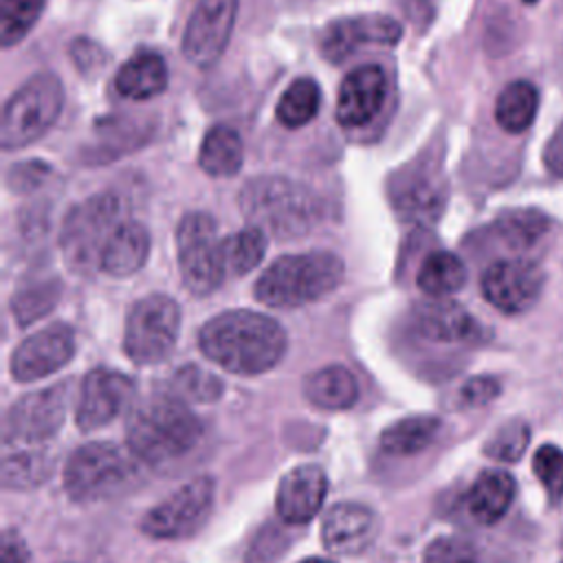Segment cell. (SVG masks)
Here are the masks:
<instances>
[{"label": "cell", "instance_id": "2e32d148", "mask_svg": "<svg viewBox=\"0 0 563 563\" xmlns=\"http://www.w3.org/2000/svg\"><path fill=\"white\" fill-rule=\"evenodd\" d=\"M75 354V334L66 323H53L26 336L11 354L9 372L29 383L59 372Z\"/></svg>", "mask_w": 563, "mask_h": 563}, {"label": "cell", "instance_id": "277c9868", "mask_svg": "<svg viewBox=\"0 0 563 563\" xmlns=\"http://www.w3.org/2000/svg\"><path fill=\"white\" fill-rule=\"evenodd\" d=\"M345 268L330 251H306L277 257L255 282V299L271 308H297L334 292Z\"/></svg>", "mask_w": 563, "mask_h": 563}, {"label": "cell", "instance_id": "9a60e30c", "mask_svg": "<svg viewBox=\"0 0 563 563\" xmlns=\"http://www.w3.org/2000/svg\"><path fill=\"white\" fill-rule=\"evenodd\" d=\"M543 273L528 260H497L482 275V295L504 314L528 310L541 295Z\"/></svg>", "mask_w": 563, "mask_h": 563}, {"label": "cell", "instance_id": "ba28073f", "mask_svg": "<svg viewBox=\"0 0 563 563\" xmlns=\"http://www.w3.org/2000/svg\"><path fill=\"white\" fill-rule=\"evenodd\" d=\"M178 268L191 295H211L229 273L224 240L218 235L216 220L205 211H189L176 229Z\"/></svg>", "mask_w": 563, "mask_h": 563}, {"label": "cell", "instance_id": "1f68e13d", "mask_svg": "<svg viewBox=\"0 0 563 563\" xmlns=\"http://www.w3.org/2000/svg\"><path fill=\"white\" fill-rule=\"evenodd\" d=\"M62 284L57 279H37L20 290L11 299L13 317L20 325H31L33 321L46 317L59 301Z\"/></svg>", "mask_w": 563, "mask_h": 563}, {"label": "cell", "instance_id": "52a82bcc", "mask_svg": "<svg viewBox=\"0 0 563 563\" xmlns=\"http://www.w3.org/2000/svg\"><path fill=\"white\" fill-rule=\"evenodd\" d=\"M64 86L53 73L29 77L4 103L0 121V145L11 152L42 139L59 119Z\"/></svg>", "mask_w": 563, "mask_h": 563}, {"label": "cell", "instance_id": "4fadbf2b", "mask_svg": "<svg viewBox=\"0 0 563 563\" xmlns=\"http://www.w3.org/2000/svg\"><path fill=\"white\" fill-rule=\"evenodd\" d=\"M136 387L130 376L97 367L86 374L75 405V422L81 431H95L110 424L130 409Z\"/></svg>", "mask_w": 563, "mask_h": 563}, {"label": "cell", "instance_id": "7c38bea8", "mask_svg": "<svg viewBox=\"0 0 563 563\" xmlns=\"http://www.w3.org/2000/svg\"><path fill=\"white\" fill-rule=\"evenodd\" d=\"M240 0H198L185 33L183 55L198 68L213 66L229 46Z\"/></svg>", "mask_w": 563, "mask_h": 563}, {"label": "cell", "instance_id": "60d3db41", "mask_svg": "<svg viewBox=\"0 0 563 563\" xmlns=\"http://www.w3.org/2000/svg\"><path fill=\"white\" fill-rule=\"evenodd\" d=\"M48 165L33 161V163H22V165H13L9 169V185L15 191H26V189H35L40 187L46 176H48Z\"/></svg>", "mask_w": 563, "mask_h": 563}, {"label": "cell", "instance_id": "d6986e66", "mask_svg": "<svg viewBox=\"0 0 563 563\" xmlns=\"http://www.w3.org/2000/svg\"><path fill=\"white\" fill-rule=\"evenodd\" d=\"M325 495V473L314 464H301L279 479L275 510L286 523H308L321 510Z\"/></svg>", "mask_w": 563, "mask_h": 563}, {"label": "cell", "instance_id": "44dd1931", "mask_svg": "<svg viewBox=\"0 0 563 563\" xmlns=\"http://www.w3.org/2000/svg\"><path fill=\"white\" fill-rule=\"evenodd\" d=\"M416 328L424 339L457 343L471 341L477 334V321L455 301L444 297H433L416 308Z\"/></svg>", "mask_w": 563, "mask_h": 563}, {"label": "cell", "instance_id": "7bdbcfd3", "mask_svg": "<svg viewBox=\"0 0 563 563\" xmlns=\"http://www.w3.org/2000/svg\"><path fill=\"white\" fill-rule=\"evenodd\" d=\"M0 563H29V548L22 541V537L13 530H7L2 534Z\"/></svg>", "mask_w": 563, "mask_h": 563}, {"label": "cell", "instance_id": "b9f144b4", "mask_svg": "<svg viewBox=\"0 0 563 563\" xmlns=\"http://www.w3.org/2000/svg\"><path fill=\"white\" fill-rule=\"evenodd\" d=\"M73 59L81 70H97L103 64V51L90 40H77L73 44Z\"/></svg>", "mask_w": 563, "mask_h": 563}, {"label": "cell", "instance_id": "3957f363", "mask_svg": "<svg viewBox=\"0 0 563 563\" xmlns=\"http://www.w3.org/2000/svg\"><path fill=\"white\" fill-rule=\"evenodd\" d=\"M238 205L249 224L282 240L310 233L323 213L319 198L306 185L286 176L251 178L240 189Z\"/></svg>", "mask_w": 563, "mask_h": 563}, {"label": "cell", "instance_id": "ee69618b", "mask_svg": "<svg viewBox=\"0 0 563 563\" xmlns=\"http://www.w3.org/2000/svg\"><path fill=\"white\" fill-rule=\"evenodd\" d=\"M545 165L552 174L563 176V128L552 136L545 150Z\"/></svg>", "mask_w": 563, "mask_h": 563}, {"label": "cell", "instance_id": "f35d334b", "mask_svg": "<svg viewBox=\"0 0 563 563\" xmlns=\"http://www.w3.org/2000/svg\"><path fill=\"white\" fill-rule=\"evenodd\" d=\"M422 563H477V554L460 537H438L427 545Z\"/></svg>", "mask_w": 563, "mask_h": 563}, {"label": "cell", "instance_id": "8fae6325", "mask_svg": "<svg viewBox=\"0 0 563 563\" xmlns=\"http://www.w3.org/2000/svg\"><path fill=\"white\" fill-rule=\"evenodd\" d=\"M216 482L209 475L194 477L141 519V530L152 539H185L198 532L213 510Z\"/></svg>", "mask_w": 563, "mask_h": 563}, {"label": "cell", "instance_id": "836d02e7", "mask_svg": "<svg viewBox=\"0 0 563 563\" xmlns=\"http://www.w3.org/2000/svg\"><path fill=\"white\" fill-rule=\"evenodd\" d=\"M46 0H0V42L2 48L20 44L40 22Z\"/></svg>", "mask_w": 563, "mask_h": 563}, {"label": "cell", "instance_id": "cb8c5ba5", "mask_svg": "<svg viewBox=\"0 0 563 563\" xmlns=\"http://www.w3.org/2000/svg\"><path fill=\"white\" fill-rule=\"evenodd\" d=\"M515 499V479L506 471H484L466 495L468 515L479 523L499 521Z\"/></svg>", "mask_w": 563, "mask_h": 563}, {"label": "cell", "instance_id": "e575fe53", "mask_svg": "<svg viewBox=\"0 0 563 563\" xmlns=\"http://www.w3.org/2000/svg\"><path fill=\"white\" fill-rule=\"evenodd\" d=\"M222 389L224 385L220 378L196 365L178 367L167 385V391L185 402H216L222 396Z\"/></svg>", "mask_w": 563, "mask_h": 563}, {"label": "cell", "instance_id": "ffe728a7", "mask_svg": "<svg viewBox=\"0 0 563 563\" xmlns=\"http://www.w3.org/2000/svg\"><path fill=\"white\" fill-rule=\"evenodd\" d=\"M391 200L405 220L433 222L442 211L444 191L435 174L405 169V176L391 187Z\"/></svg>", "mask_w": 563, "mask_h": 563}, {"label": "cell", "instance_id": "9c48e42d", "mask_svg": "<svg viewBox=\"0 0 563 563\" xmlns=\"http://www.w3.org/2000/svg\"><path fill=\"white\" fill-rule=\"evenodd\" d=\"M180 332V308L167 295H147L128 312L123 347L132 363L154 365L165 361Z\"/></svg>", "mask_w": 563, "mask_h": 563}, {"label": "cell", "instance_id": "603a6c76", "mask_svg": "<svg viewBox=\"0 0 563 563\" xmlns=\"http://www.w3.org/2000/svg\"><path fill=\"white\" fill-rule=\"evenodd\" d=\"M167 64L156 51L134 53L114 75V88L130 101H147L165 92L167 88Z\"/></svg>", "mask_w": 563, "mask_h": 563}, {"label": "cell", "instance_id": "74e56055", "mask_svg": "<svg viewBox=\"0 0 563 563\" xmlns=\"http://www.w3.org/2000/svg\"><path fill=\"white\" fill-rule=\"evenodd\" d=\"M532 471L552 501L563 497V451L554 444H541L532 457Z\"/></svg>", "mask_w": 563, "mask_h": 563}, {"label": "cell", "instance_id": "8992f818", "mask_svg": "<svg viewBox=\"0 0 563 563\" xmlns=\"http://www.w3.org/2000/svg\"><path fill=\"white\" fill-rule=\"evenodd\" d=\"M123 220V200L112 191H101L73 207L59 233V246L66 264L81 275L99 268L101 253Z\"/></svg>", "mask_w": 563, "mask_h": 563}, {"label": "cell", "instance_id": "f1b7e54d", "mask_svg": "<svg viewBox=\"0 0 563 563\" xmlns=\"http://www.w3.org/2000/svg\"><path fill=\"white\" fill-rule=\"evenodd\" d=\"M539 92L530 81H510L495 101V121L501 130L519 134L528 130L537 117Z\"/></svg>", "mask_w": 563, "mask_h": 563}, {"label": "cell", "instance_id": "7a4b0ae2", "mask_svg": "<svg viewBox=\"0 0 563 563\" xmlns=\"http://www.w3.org/2000/svg\"><path fill=\"white\" fill-rule=\"evenodd\" d=\"M205 427L189 402L172 391L152 394L132 407L128 449L147 466H165L189 455L202 440Z\"/></svg>", "mask_w": 563, "mask_h": 563}, {"label": "cell", "instance_id": "7402d4cb", "mask_svg": "<svg viewBox=\"0 0 563 563\" xmlns=\"http://www.w3.org/2000/svg\"><path fill=\"white\" fill-rule=\"evenodd\" d=\"M147 255H150L147 229L141 222L125 218L110 235L101 253L99 268L112 277H130L147 262Z\"/></svg>", "mask_w": 563, "mask_h": 563}, {"label": "cell", "instance_id": "5bb4252c", "mask_svg": "<svg viewBox=\"0 0 563 563\" xmlns=\"http://www.w3.org/2000/svg\"><path fill=\"white\" fill-rule=\"evenodd\" d=\"M400 37L402 26L398 20L383 13H367L330 22L319 35V51L328 62L341 64L361 46H394Z\"/></svg>", "mask_w": 563, "mask_h": 563}, {"label": "cell", "instance_id": "484cf974", "mask_svg": "<svg viewBox=\"0 0 563 563\" xmlns=\"http://www.w3.org/2000/svg\"><path fill=\"white\" fill-rule=\"evenodd\" d=\"M200 169L213 178H227L240 172L244 163V143L242 136L229 125H213L207 130L200 152Z\"/></svg>", "mask_w": 563, "mask_h": 563}, {"label": "cell", "instance_id": "f6af8a7d", "mask_svg": "<svg viewBox=\"0 0 563 563\" xmlns=\"http://www.w3.org/2000/svg\"><path fill=\"white\" fill-rule=\"evenodd\" d=\"M301 563H332V561H328V559H319V556H310V559H303Z\"/></svg>", "mask_w": 563, "mask_h": 563}, {"label": "cell", "instance_id": "d590c367", "mask_svg": "<svg viewBox=\"0 0 563 563\" xmlns=\"http://www.w3.org/2000/svg\"><path fill=\"white\" fill-rule=\"evenodd\" d=\"M497 233L515 249L534 244L548 229V218L534 209H515L497 218Z\"/></svg>", "mask_w": 563, "mask_h": 563}, {"label": "cell", "instance_id": "83f0119b", "mask_svg": "<svg viewBox=\"0 0 563 563\" xmlns=\"http://www.w3.org/2000/svg\"><path fill=\"white\" fill-rule=\"evenodd\" d=\"M53 457L42 446H7L2 457L4 488H35L48 479Z\"/></svg>", "mask_w": 563, "mask_h": 563}, {"label": "cell", "instance_id": "bcb514c9", "mask_svg": "<svg viewBox=\"0 0 563 563\" xmlns=\"http://www.w3.org/2000/svg\"><path fill=\"white\" fill-rule=\"evenodd\" d=\"M526 4H534V2H539V0H523Z\"/></svg>", "mask_w": 563, "mask_h": 563}, {"label": "cell", "instance_id": "30bf717a", "mask_svg": "<svg viewBox=\"0 0 563 563\" xmlns=\"http://www.w3.org/2000/svg\"><path fill=\"white\" fill-rule=\"evenodd\" d=\"M70 383H57L22 396L4 418V446H40L53 438L66 420Z\"/></svg>", "mask_w": 563, "mask_h": 563}, {"label": "cell", "instance_id": "8d00e7d4", "mask_svg": "<svg viewBox=\"0 0 563 563\" xmlns=\"http://www.w3.org/2000/svg\"><path fill=\"white\" fill-rule=\"evenodd\" d=\"M530 442V427L512 418L504 422L484 444V453L497 462H517Z\"/></svg>", "mask_w": 563, "mask_h": 563}, {"label": "cell", "instance_id": "4dcf8cb0", "mask_svg": "<svg viewBox=\"0 0 563 563\" xmlns=\"http://www.w3.org/2000/svg\"><path fill=\"white\" fill-rule=\"evenodd\" d=\"M321 106V88L312 77H297L279 97L275 117L284 128L297 130L310 123Z\"/></svg>", "mask_w": 563, "mask_h": 563}, {"label": "cell", "instance_id": "d6a6232c", "mask_svg": "<svg viewBox=\"0 0 563 563\" xmlns=\"http://www.w3.org/2000/svg\"><path fill=\"white\" fill-rule=\"evenodd\" d=\"M266 238L268 233L255 224H249L238 233L224 238V255H227L229 271L233 275L251 273L266 255V246H268Z\"/></svg>", "mask_w": 563, "mask_h": 563}, {"label": "cell", "instance_id": "5b68a950", "mask_svg": "<svg viewBox=\"0 0 563 563\" xmlns=\"http://www.w3.org/2000/svg\"><path fill=\"white\" fill-rule=\"evenodd\" d=\"M136 462L132 451H123L114 442H88L68 457L64 490L79 504L123 495L139 477Z\"/></svg>", "mask_w": 563, "mask_h": 563}, {"label": "cell", "instance_id": "e0dca14e", "mask_svg": "<svg viewBox=\"0 0 563 563\" xmlns=\"http://www.w3.org/2000/svg\"><path fill=\"white\" fill-rule=\"evenodd\" d=\"M387 99V75L378 64L352 68L336 95V121L341 128H363L372 123Z\"/></svg>", "mask_w": 563, "mask_h": 563}, {"label": "cell", "instance_id": "6da1fadb", "mask_svg": "<svg viewBox=\"0 0 563 563\" xmlns=\"http://www.w3.org/2000/svg\"><path fill=\"white\" fill-rule=\"evenodd\" d=\"M200 352L231 374L255 376L273 369L286 354V332L273 317L255 310H229L198 332Z\"/></svg>", "mask_w": 563, "mask_h": 563}, {"label": "cell", "instance_id": "f546056e", "mask_svg": "<svg viewBox=\"0 0 563 563\" xmlns=\"http://www.w3.org/2000/svg\"><path fill=\"white\" fill-rule=\"evenodd\" d=\"M416 282L431 297H449L464 286L466 268L455 253L433 251L420 264Z\"/></svg>", "mask_w": 563, "mask_h": 563}, {"label": "cell", "instance_id": "4316f807", "mask_svg": "<svg viewBox=\"0 0 563 563\" xmlns=\"http://www.w3.org/2000/svg\"><path fill=\"white\" fill-rule=\"evenodd\" d=\"M440 431L435 416H409L389 424L380 433V449L394 457H409L424 451Z\"/></svg>", "mask_w": 563, "mask_h": 563}, {"label": "cell", "instance_id": "ab89813d", "mask_svg": "<svg viewBox=\"0 0 563 563\" xmlns=\"http://www.w3.org/2000/svg\"><path fill=\"white\" fill-rule=\"evenodd\" d=\"M499 394V383L493 376H473L464 383L460 398L466 407H482L495 400Z\"/></svg>", "mask_w": 563, "mask_h": 563}, {"label": "cell", "instance_id": "ac0fdd59", "mask_svg": "<svg viewBox=\"0 0 563 563\" xmlns=\"http://www.w3.org/2000/svg\"><path fill=\"white\" fill-rule=\"evenodd\" d=\"M378 530L380 521L372 508L343 501L328 510L321 526V539L325 550L332 554L358 556L374 545Z\"/></svg>", "mask_w": 563, "mask_h": 563}, {"label": "cell", "instance_id": "d4e9b609", "mask_svg": "<svg viewBox=\"0 0 563 563\" xmlns=\"http://www.w3.org/2000/svg\"><path fill=\"white\" fill-rule=\"evenodd\" d=\"M303 396L319 409H347L358 398V380L343 365H325L303 378Z\"/></svg>", "mask_w": 563, "mask_h": 563}]
</instances>
